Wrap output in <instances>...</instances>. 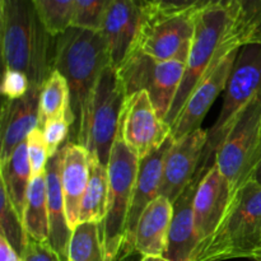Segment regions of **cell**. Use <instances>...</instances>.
Masks as SVG:
<instances>
[{
    "label": "cell",
    "mask_w": 261,
    "mask_h": 261,
    "mask_svg": "<svg viewBox=\"0 0 261 261\" xmlns=\"http://www.w3.org/2000/svg\"><path fill=\"white\" fill-rule=\"evenodd\" d=\"M0 234L7 239L20 256H24L30 237L25 231L23 218L15 211L3 186L0 188Z\"/></svg>",
    "instance_id": "27"
},
{
    "label": "cell",
    "mask_w": 261,
    "mask_h": 261,
    "mask_svg": "<svg viewBox=\"0 0 261 261\" xmlns=\"http://www.w3.org/2000/svg\"><path fill=\"white\" fill-rule=\"evenodd\" d=\"M117 137L142 160L165 144L171 127L158 116L149 94L142 91L125 99Z\"/></svg>",
    "instance_id": "11"
},
{
    "label": "cell",
    "mask_w": 261,
    "mask_h": 261,
    "mask_svg": "<svg viewBox=\"0 0 261 261\" xmlns=\"http://www.w3.org/2000/svg\"><path fill=\"white\" fill-rule=\"evenodd\" d=\"M31 83L24 73L7 69L3 74L2 93L7 99L22 98L31 89Z\"/></svg>",
    "instance_id": "34"
},
{
    "label": "cell",
    "mask_w": 261,
    "mask_h": 261,
    "mask_svg": "<svg viewBox=\"0 0 261 261\" xmlns=\"http://www.w3.org/2000/svg\"><path fill=\"white\" fill-rule=\"evenodd\" d=\"M172 143L173 138L171 135L162 147L148 154L147 157L139 160L137 180H135L134 190H133L132 205H130L129 218H127L125 242L121 251L137 252L134 250V245H133L135 228H137L138 221L143 212L158 196L161 182H162L165 158Z\"/></svg>",
    "instance_id": "18"
},
{
    "label": "cell",
    "mask_w": 261,
    "mask_h": 261,
    "mask_svg": "<svg viewBox=\"0 0 261 261\" xmlns=\"http://www.w3.org/2000/svg\"><path fill=\"white\" fill-rule=\"evenodd\" d=\"M61 115H69L73 119L74 125V117L70 111V93L68 83L58 70H53L41 88L38 127L42 129L48 120Z\"/></svg>",
    "instance_id": "25"
},
{
    "label": "cell",
    "mask_w": 261,
    "mask_h": 261,
    "mask_svg": "<svg viewBox=\"0 0 261 261\" xmlns=\"http://www.w3.org/2000/svg\"><path fill=\"white\" fill-rule=\"evenodd\" d=\"M196 12H168L148 2L135 48L160 61H188Z\"/></svg>",
    "instance_id": "9"
},
{
    "label": "cell",
    "mask_w": 261,
    "mask_h": 261,
    "mask_svg": "<svg viewBox=\"0 0 261 261\" xmlns=\"http://www.w3.org/2000/svg\"><path fill=\"white\" fill-rule=\"evenodd\" d=\"M23 261H60V259L51 249L48 242H40L30 239Z\"/></svg>",
    "instance_id": "35"
},
{
    "label": "cell",
    "mask_w": 261,
    "mask_h": 261,
    "mask_svg": "<svg viewBox=\"0 0 261 261\" xmlns=\"http://www.w3.org/2000/svg\"><path fill=\"white\" fill-rule=\"evenodd\" d=\"M71 127H73V119L69 115L54 117L43 125V137L50 157L61 149V144L69 137Z\"/></svg>",
    "instance_id": "32"
},
{
    "label": "cell",
    "mask_w": 261,
    "mask_h": 261,
    "mask_svg": "<svg viewBox=\"0 0 261 261\" xmlns=\"http://www.w3.org/2000/svg\"><path fill=\"white\" fill-rule=\"evenodd\" d=\"M260 91L261 43H245L237 54L218 119L208 130V142L201 165L212 166L216 163L217 150L228 134L236 117Z\"/></svg>",
    "instance_id": "6"
},
{
    "label": "cell",
    "mask_w": 261,
    "mask_h": 261,
    "mask_svg": "<svg viewBox=\"0 0 261 261\" xmlns=\"http://www.w3.org/2000/svg\"><path fill=\"white\" fill-rule=\"evenodd\" d=\"M157 8L168 12H201L211 8H239L237 0H150Z\"/></svg>",
    "instance_id": "31"
},
{
    "label": "cell",
    "mask_w": 261,
    "mask_h": 261,
    "mask_svg": "<svg viewBox=\"0 0 261 261\" xmlns=\"http://www.w3.org/2000/svg\"><path fill=\"white\" fill-rule=\"evenodd\" d=\"M239 8H211L195 15V33L185 65L182 81L165 122L173 126L190 94L204 78L219 54L240 41L236 32Z\"/></svg>",
    "instance_id": "4"
},
{
    "label": "cell",
    "mask_w": 261,
    "mask_h": 261,
    "mask_svg": "<svg viewBox=\"0 0 261 261\" xmlns=\"http://www.w3.org/2000/svg\"><path fill=\"white\" fill-rule=\"evenodd\" d=\"M256 261H261V257H260V259H257V260H256Z\"/></svg>",
    "instance_id": "40"
},
{
    "label": "cell",
    "mask_w": 261,
    "mask_h": 261,
    "mask_svg": "<svg viewBox=\"0 0 261 261\" xmlns=\"http://www.w3.org/2000/svg\"><path fill=\"white\" fill-rule=\"evenodd\" d=\"M261 256V184L251 180L232 196L213 234L201 245L194 261H226Z\"/></svg>",
    "instance_id": "3"
},
{
    "label": "cell",
    "mask_w": 261,
    "mask_h": 261,
    "mask_svg": "<svg viewBox=\"0 0 261 261\" xmlns=\"http://www.w3.org/2000/svg\"><path fill=\"white\" fill-rule=\"evenodd\" d=\"M241 46L239 42L227 46L216 59L208 73L199 82L186 101L180 116L171 127V135L173 139L177 140L195 130L201 129V122L209 109L221 92L226 89Z\"/></svg>",
    "instance_id": "12"
},
{
    "label": "cell",
    "mask_w": 261,
    "mask_h": 261,
    "mask_svg": "<svg viewBox=\"0 0 261 261\" xmlns=\"http://www.w3.org/2000/svg\"><path fill=\"white\" fill-rule=\"evenodd\" d=\"M208 142V130L198 129L180 139H173L163 165L162 182L158 196L175 203L182 191L195 178L201 167Z\"/></svg>",
    "instance_id": "13"
},
{
    "label": "cell",
    "mask_w": 261,
    "mask_h": 261,
    "mask_svg": "<svg viewBox=\"0 0 261 261\" xmlns=\"http://www.w3.org/2000/svg\"><path fill=\"white\" fill-rule=\"evenodd\" d=\"M252 180L261 184V153H260V161H259V163H257V167H256V170H255V173H254V177H252Z\"/></svg>",
    "instance_id": "37"
},
{
    "label": "cell",
    "mask_w": 261,
    "mask_h": 261,
    "mask_svg": "<svg viewBox=\"0 0 261 261\" xmlns=\"http://www.w3.org/2000/svg\"><path fill=\"white\" fill-rule=\"evenodd\" d=\"M114 0H75L71 25L101 31L102 20Z\"/></svg>",
    "instance_id": "30"
},
{
    "label": "cell",
    "mask_w": 261,
    "mask_h": 261,
    "mask_svg": "<svg viewBox=\"0 0 261 261\" xmlns=\"http://www.w3.org/2000/svg\"><path fill=\"white\" fill-rule=\"evenodd\" d=\"M56 36L46 25L36 0H0V43L4 70L24 73L40 87L54 70Z\"/></svg>",
    "instance_id": "1"
},
{
    "label": "cell",
    "mask_w": 261,
    "mask_h": 261,
    "mask_svg": "<svg viewBox=\"0 0 261 261\" xmlns=\"http://www.w3.org/2000/svg\"><path fill=\"white\" fill-rule=\"evenodd\" d=\"M89 180V155L79 143H66L63 147L61 188L65 201L66 218L71 229L79 223L82 200Z\"/></svg>",
    "instance_id": "20"
},
{
    "label": "cell",
    "mask_w": 261,
    "mask_h": 261,
    "mask_svg": "<svg viewBox=\"0 0 261 261\" xmlns=\"http://www.w3.org/2000/svg\"><path fill=\"white\" fill-rule=\"evenodd\" d=\"M46 25L58 36L71 25L75 0H36Z\"/></svg>",
    "instance_id": "29"
},
{
    "label": "cell",
    "mask_w": 261,
    "mask_h": 261,
    "mask_svg": "<svg viewBox=\"0 0 261 261\" xmlns=\"http://www.w3.org/2000/svg\"><path fill=\"white\" fill-rule=\"evenodd\" d=\"M232 196L228 181L214 163L201 177L194 198V224L200 242L199 249L218 228Z\"/></svg>",
    "instance_id": "15"
},
{
    "label": "cell",
    "mask_w": 261,
    "mask_h": 261,
    "mask_svg": "<svg viewBox=\"0 0 261 261\" xmlns=\"http://www.w3.org/2000/svg\"><path fill=\"white\" fill-rule=\"evenodd\" d=\"M185 73V63L160 61L134 48L125 60L119 74L126 97L147 92L158 116L165 121Z\"/></svg>",
    "instance_id": "10"
},
{
    "label": "cell",
    "mask_w": 261,
    "mask_h": 261,
    "mask_svg": "<svg viewBox=\"0 0 261 261\" xmlns=\"http://www.w3.org/2000/svg\"><path fill=\"white\" fill-rule=\"evenodd\" d=\"M138 3H139V4H142V5H144V4H147L148 2H149V0H137Z\"/></svg>",
    "instance_id": "39"
},
{
    "label": "cell",
    "mask_w": 261,
    "mask_h": 261,
    "mask_svg": "<svg viewBox=\"0 0 261 261\" xmlns=\"http://www.w3.org/2000/svg\"><path fill=\"white\" fill-rule=\"evenodd\" d=\"M138 167L139 158L127 148L121 138L117 137L107 165L109 199L106 216L101 224L109 261L116 259L124 246Z\"/></svg>",
    "instance_id": "8"
},
{
    "label": "cell",
    "mask_w": 261,
    "mask_h": 261,
    "mask_svg": "<svg viewBox=\"0 0 261 261\" xmlns=\"http://www.w3.org/2000/svg\"><path fill=\"white\" fill-rule=\"evenodd\" d=\"M140 261H170L163 256H142Z\"/></svg>",
    "instance_id": "38"
},
{
    "label": "cell",
    "mask_w": 261,
    "mask_h": 261,
    "mask_svg": "<svg viewBox=\"0 0 261 261\" xmlns=\"http://www.w3.org/2000/svg\"><path fill=\"white\" fill-rule=\"evenodd\" d=\"M27 152L28 158H30L32 178L45 173L46 163H47L50 155H48L43 132L40 127L33 129L27 137Z\"/></svg>",
    "instance_id": "33"
},
{
    "label": "cell",
    "mask_w": 261,
    "mask_h": 261,
    "mask_svg": "<svg viewBox=\"0 0 261 261\" xmlns=\"http://www.w3.org/2000/svg\"><path fill=\"white\" fill-rule=\"evenodd\" d=\"M236 32L242 45L261 43V0H237Z\"/></svg>",
    "instance_id": "28"
},
{
    "label": "cell",
    "mask_w": 261,
    "mask_h": 261,
    "mask_svg": "<svg viewBox=\"0 0 261 261\" xmlns=\"http://www.w3.org/2000/svg\"><path fill=\"white\" fill-rule=\"evenodd\" d=\"M0 261H23V257L13 249L4 236L0 234Z\"/></svg>",
    "instance_id": "36"
},
{
    "label": "cell",
    "mask_w": 261,
    "mask_h": 261,
    "mask_svg": "<svg viewBox=\"0 0 261 261\" xmlns=\"http://www.w3.org/2000/svg\"><path fill=\"white\" fill-rule=\"evenodd\" d=\"M260 257H261V256H260ZM260 257H259V259H260Z\"/></svg>",
    "instance_id": "41"
},
{
    "label": "cell",
    "mask_w": 261,
    "mask_h": 261,
    "mask_svg": "<svg viewBox=\"0 0 261 261\" xmlns=\"http://www.w3.org/2000/svg\"><path fill=\"white\" fill-rule=\"evenodd\" d=\"M0 185L4 188L8 198L14 205L15 211L23 218L28 188L32 181L30 158L27 152V140L18 145L12 157L0 163Z\"/></svg>",
    "instance_id": "22"
},
{
    "label": "cell",
    "mask_w": 261,
    "mask_h": 261,
    "mask_svg": "<svg viewBox=\"0 0 261 261\" xmlns=\"http://www.w3.org/2000/svg\"><path fill=\"white\" fill-rule=\"evenodd\" d=\"M23 223L28 237L40 242H47L50 234L45 173L32 178L25 199Z\"/></svg>",
    "instance_id": "23"
},
{
    "label": "cell",
    "mask_w": 261,
    "mask_h": 261,
    "mask_svg": "<svg viewBox=\"0 0 261 261\" xmlns=\"http://www.w3.org/2000/svg\"><path fill=\"white\" fill-rule=\"evenodd\" d=\"M109 199V171L106 166L89 158V180L82 200L79 223L102 224ZM78 223V224H79Z\"/></svg>",
    "instance_id": "24"
},
{
    "label": "cell",
    "mask_w": 261,
    "mask_h": 261,
    "mask_svg": "<svg viewBox=\"0 0 261 261\" xmlns=\"http://www.w3.org/2000/svg\"><path fill=\"white\" fill-rule=\"evenodd\" d=\"M173 214V204L157 196L145 208L134 233V250L142 256H163Z\"/></svg>",
    "instance_id": "21"
},
{
    "label": "cell",
    "mask_w": 261,
    "mask_h": 261,
    "mask_svg": "<svg viewBox=\"0 0 261 261\" xmlns=\"http://www.w3.org/2000/svg\"><path fill=\"white\" fill-rule=\"evenodd\" d=\"M144 5L137 0H114L102 20L101 33L109 48L110 64L117 70L137 46Z\"/></svg>",
    "instance_id": "14"
},
{
    "label": "cell",
    "mask_w": 261,
    "mask_h": 261,
    "mask_svg": "<svg viewBox=\"0 0 261 261\" xmlns=\"http://www.w3.org/2000/svg\"><path fill=\"white\" fill-rule=\"evenodd\" d=\"M61 163H63V148L51 155L46 163L45 177L47 191L48 209V245L56 252L60 261H69V244L73 229L66 218L65 201L61 188Z\"/></svg>",
    "instance_id": "19"
},
{
    "label": "cell",
    "mask_w": 261,
    "mask_h": 261,
    "mask_svg": "<svg viewBox=\"0 0 261 261\" xmlns=\"http://www.w3.org/2000/svg\"><path fill=\"white\" fill-rule=\"evenodd\" d=\"M261 153V91L242 110L218 148L216 163L232 194L252 180Z\"/></svg>",
    "instance_id": "7"
},
{
    "label": "cell",
    "mask_w": 261,
    "mask_h": 261,
    "mask_svg": "<svg viewBox=\"0 0 261 261\" xmlns=\"http://www.w3.org/2000/svg\"><path fill=\"white\" fill-rule=\"evenodd\" d=\"M69 261H109L99 223H79L71 233Z\"/></svg>",
    "instance_id": "26"
},
{
    "label": "cell",
    "mask_w": 261,
    "mask_h": 261,
    "mask_svg": "<svg viewBox=\"0 0 261 261\" xmlns=\"http://www.w3.org/2000/svg\"><path fill=\"white\" fill-rule=\"evenodd\" d=\"M109 64V48L101 31L70 25L56 36L54 70L65 78L69 87L70 111L74 117L70 143H76L82 112Z\"/></svg>",
    "instance_id": "2"
},
{
    "label": "cell",
    "mask_w": 261,
    "mask_h": 261,
    "mask_svg": "<svg viewBox=\"0 0 261 261\" xmlns=\"http://www.w3.org/2000/svg\"><path fill=\"white\" fill-rule=\"evenodd\" d=\"M40 87H31L25 96L4 99L0 115V163L9 160L18 145L40 124Z\"/></svg>",
    "instance_id": "16"
},
{
    "label": "cell",
    "mask_w": 261,
    "mask_h": 261,
    "mask_svg": "<svg viewBox=\"0 0 261 261\" xmlns=\"http://www.w3.org/2000/svg\"><path fill=\"white\" fill-rule=\"evenodd\" d=\"M209 167L201 166L195 178L173 203V214L168 232L167 246L163 257L170 261H194L198 254L199 242L194 224V198L204 173Z\"/></svg>",
    "instance_id": "17"
},
{
    "label": "cell",
    "mask_w": 261,
    "mask_h": 261,
    "mask_svg": "<svg viewBox=\"0 0 261 261\" xmlns=\"http://www.w3.org/2000/svg\"><path fill=\"white\" fill-rule=\"evenodd\" d=\"M125 99L126 92L119 70L109 64L82 112L76 138V143L86 148L89 158L106 167L119 134Z\"/></svg>",
    "instance_id": "5"
}]
</instances>
